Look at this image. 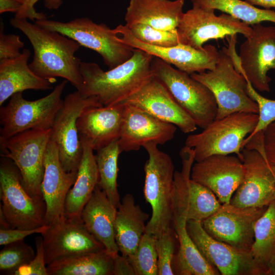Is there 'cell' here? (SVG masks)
Returning <instances> with one entry per match:
<instances>
[{
	"label": "cell",
	"mask_w": 275,
	"mask_h": 275,
	"mask_svg": "<svg viewBox=\"0 0 275 275\" xmlns=\"http://www.w3.org/2000/svg\"><path fill=\"white\" fill-rule=\"evenodd\" d=\"M117 211L105 193L97 184L81 214L87 230L115 257L119 250L116 241L115 222Z\"/></svg>",
	"instance_id": "25"
},
{
	"label": "cell",
	"mask_w": 275,
	"mask_h": 275,
	"mask_svg": "<svg viewBox=\"0 0 275 275\" xmlns=\"http://www.w3.org/2000/svg\"><path fill=\"white\" fill-rule=\"evenodd\" d=\"M0 213L11 228L33 229L45 225L43 197H33L23 186L20 172L9 158L1 155Z\"/></svg>",
	"instance_id": "7"
},
{
	"label": "cell",
	"mask_w": 275,
	"mask_h": 275,
	"mask_svg": "<svg viewBox=\"0 0 275 275\" xmlns=\"http://www.w3.org/2000/svg\"><path fill=\"white\" fill-rule=\"evenodd\" d=\"M252 35L241 44L229 48L235 68L260 92H269L271 78L267 72L275 69V27L253 25Z\"/></svg>",
	"instance_id": "11"
},
{
	"label": "cell",
	"mask_w": 275,
	"mask_h": 275,
	"mask_svg": "<svg viewBox=\"0 0 275 275\" xmlns=\"http://www.w3.org/2000/svg\"><path fill=\"white\" fill-rule=\"evenodd\" d=\"M122 103L133 106L163 122L172 124L184 133H191L197 128L193 119L154 75Z\"/></svg>",
	"instance_id": "20"
},
{
	"label": "cell",
	"mask_w": 275,
	"mask_h": 275,
	"mask_svg": "<svg viewBox=\"0 0 275 275\" xmlns=\"http://www.w3.org/2000/svg\"><path fill=\"white\" fill-rule=\"evenodd\" d=\"M254 6H260L265 9L275 8V0H244Z\"/></svg>",
	"instance_id": "46"
},
{
	"label": "cell",
	"mask_w": 275,
	"mask_h": 275,
	"mask_svg": "<svg viewBox=\"0 0 275 275\" xmlns=\"http://www.w3.org/2000/svg\"><path fill=\"white\" fill-rule=\"evenodd\" d=\"M157 145L144 146L148 155L144 166V195L152 208L151 217L145 232L156 238L160 237L173 224L172 196L174 166L170 156L160 151Z\"/></svg>",
	"instance_id": "3"
},
{
	"label": "cell",
	"mask_w": 275,
	"mask_h": 275,
	"mask_svg": "<svg viewBox=\"0 0 275 275\" xmlns=\"http://www.w3.org/2000/svg\"><path fill=\"white\" fill-rule=\"evenodd\" d=\"M153 57L135 49L129 59L107 71L96 63L81 62L83 82L77 90L84 96L96 98L102 106L122 103L153 76Z\"/></svg>",
	"instance_id": "2"
},
{
	"label": "cell",
	"mask_w": 275,
	"mask_h": 275,
	"mask_svg": "<svg viewBox=\"0 0 275 275\" xmlns=\"http://www.w3.org/2000/svg\"><path fill=\"white\" fill-rule=\"evenodd\" d=\"M19 2H20V3H21L22 5L24 3L25 1L26 0H16Z\"/></svg>",
	"instance_id": "48"
},
{
	"label": "cell",
	"mask_w": 275,
	"mask_h": 275,
	"mask_svg": "<svg viewBox=\"0 0 275 275\" xmlns=\"http://www.w3.org/2000/svg\"><path fill=\"white\" fill-rule=\"evenodd\" d=\"M41 236L47 265L105 249L103 245L87 230L81 218H65L49 226Z\"/></svg>",
	"instance_id": "18"
},
{
	"label": "cell",
	"mask_w": 275,
	"mask_h": 275,
	"mask_svg": "<svg viewBox=\"0 0 275 275\" xmlns=\"http://www.w3.org/2000/svg\"><path fill=\"white\" fill-rule=\"evenodd\" d=\"M193 6L223 12L249 25L275 23V11L260 9L242 0H191Z\"/></svg>",
	"instance_id": "33"
},
{
	"label": "cell",
	"mask_w": 275,
	"mask_h": 275,
	"mask_svg": "<svg viewBox=\"0 0 275 275\" xmlns=\"http://www.w3.org/2000/svg\"><path fill=\"white\" fill-rule=\"evenodd\" d=\"M114 258L105 249L53 262L48 275H113Z\"/></svg>",
	"instance_id": "32"
},
{
	"label": "cell",
	"mask_w": 275,
	"mask_h": 275,
	"mask_svg": "<svg viewBox=\"0 0 275 275\" xmlns=\"http://www.w3.org/2000/svg\"><path fill=\"white\" fill-rule=\"evenodd\" d=\"M39 1L26 0L20 10L15 14L14 17L19 19H29L31 20H39L46 19V16L43 13L37 12L35 8V4ZM43 1L44 7L50 10L58 9L63 4L62 0Z\"/></svg>",
	"instance_id": "42"
},
{
	"label": "cell",
	"mask_w": 275,
	"mask_h": 275,
	"mask_svg": "<svg viewBox=\"0 0 275 275\" xmlns=\"http://www.w3.org/2000/svg\"><path fill=\"white\" fill-rule=\"evenodd\" d=\"M81 143L82 155L76 178L67 195L65 202L64 214L66 218H81V212L99 182L94 150L87 143Z\"/></svg>",
	"instance_id": "29"
},
{
	"label": "cell",
	"mask_w": 275,
	"mask_h": 275,
	"mask_svg": "<svg viewBox=\"0 0 275 275\" xmlns=\"http://www.w3.org/2000/svg\"><path fill=\"white\" fill-rule=\"evenodd\" d=\"M171 228L156 239L158 258V275H173L172 262L175 253V236Z\"/></svg>",
	"instance_id": "38"
},
{
	"label": "cell",
	"mask_w": 275,
	"mask_h": 275,
	"mask_svg": "<svg viewBox=\"0 0 275 275\" xmlns=\"http://www.w3.org/2000/svg\"><path fill=\"white\" fill-rule=\"evenodd\" d=\"M251 253L252 275L270 274L271 267L275 263V200L255 224Z\"/></svg>",
	"instance_id": "30"
},
{
	"label": "cell",
	"mask_w": 275,
	"mask_h": 275,
	"mask_svg": "<svg viewBox=\"0 0 275 275\" xmlns=\"http://www.w3.org/2000/svg\"><path fill=\"white\" fill-rule=\"evenodd\" d=\"M248 94L257 104L258 120L253 131L245 139L250 138L257 133L264 130L275 121V100L267 99L260 94L246 79Z\"/></svg>",
	"instance_id": "39"
},
{
	"label": "cell",
	"mask_w": 275,
	"mask_h": 275,
	"mask_svg": "<svg viewBox=\"0 0 275 275\" xmlns=\"http://www.w3.org/2000/svg\"><path fill=\"white\" fill-rule=\"evenodd\" d=\"M124 104L90 106L82 110L77 120L79 140L97 151L119 139Z\"/></svg>",
	"instance_id": "24"
},
{
	"label": "cell",
	"mask_w": 275,
	"mask_h": 275,
	"mask_svg": "<svg viewBox=\"0 0 275 275\" xmlns=\"http://www.w3.org/2000/svg\"><path fill=\"white\" fill-rule=\"evenodd\" d=\"M67 82L64 80L49 94L35 100L25 99L22 92L13 94L7 105L0 108V138L30 129L51 128L63 105L61 96Z\"/></svg>",
	"instance_id": "9"
},
{
	"label": "cell",
	"mask_w": 275,
	"mask_h": 275,
	"mask_svg": "<svg viewBox=\"0 0 275 275\" xmlns=\"http://www.w3.org/2000/svg\"><path fill=\"white\" fill-rule=\"evenodd\" d=\"M187 220L177 218L173 225L179 241V249L175 255L172 268L174 274L217 275L218 270L201 254L186 229Z\"/></svg>",
	"instance_id": "31"
},
{
	"label": "cell",
	"mask_w": 275,
	"mask_h": 275,
	"mask_svg": "<svg viewBox=\"0 0 275 275\" xmlns=\"http://www.w3.org/2000/svg\"><path fill=\"white\" fill-rule=\"evenodd\" d=\"M186 229L201 254L221 274H252L251 251L214 239L204 229L201 221H187Z\"/></svg>",
	"instance_id": "22"
},
{
	"label": "cell",
	"mask_w": 275,
	"mask_h": 275,
	"mask_svg": "<svg viewBox=\"0 0 275 275\" xmlns=\"http://www.w3.org/2000/svg\"><path fill=\"white\" fill-rule=\"evenodd\" d=\"M35 255L33 248L23 240L5 245L0 252L1 274L14 275L19 268L28 264Z\"/></svg>",
	"instance_id": "36"
},
{
	"label": "cell",
	"mask_w": 275,
	"mask_h": 275,
	"mask_svg": "<svg viewBox=\"0 0 275 275\" xmlns=\"http://www.w3.org/2000/svg\"><path fill=\"white\" fill-rule=\"evenodd\" d=\"M153 75L168 89L177 103L204 129L215 119L217 106L212 92L190 74L153 57Z\"/></svg>",
	"instance_id": "6"
},
{
	"label": "cell",
	"mask_w": 275,
	"mask_h": 275,
	"mask_svg": "<svg viewBox=\"0 0 275 275\" xmlns=\"http://www.w3.org/2000/svg\"><path fill=\"white\" fill-rule=\"evenodd\" d=\"M219 54L214 69L190 74L212 92L217 106L215 119L237 112L258 114L257 104L248 94L247 81L235 68L227 48L223 47Z\"/></svg>",
	"instance_id": "8"
},
{
	"label": "cell",
	"mask_w": 275,
	"mask_h": 275,
	"mask_svg": "<svg viewBox=\"0 0 275 275\" xmlns=\"http://www.w3.org/2000/svg\"><path fill=\"white\" fill-rule=\"evenodd\" d=\"M44 164L41 191L46 206L45 225L50 226L65 218L66 198L75 181L77 172H67L64 169L57 146L50 139L45 152Z\"/></svg>",
	"instance_id": "23"
},
{
	"label": "cell",
	"mask_w": 275,
	"mask_h": 275,
	"mask_svg": "<svg viewBox=\"0 0 275 275\" xmlns=\"http://www.w3.org/2000/svg\"><path fill=\"white\" fill-rule=\"evenodd\" d=\"M102 106L94 97H87L77 90L67 95L51 127L50 140L57 145L60 162L67 172H77L82 155L77 120L88 106Z\"/></svg>",
	"instance_id": "13"
},
{
	"label": "cell",
	"mask_w": 275,
	"mask_h": 275,
	"mask_svg": "<svg viewBox=\"0 0 275 275\" xmlns=\"http://www.w3.org/2000/svg\"><path fill=\"white\" fill-rule=\"evenodd\" d=\"M95 158L99 173L98 185L117 208L120 204L118 190V160L122 153L118 140L96 151Z\"/></svg>",
	"instance_id": "34"
},
{
	"label": "cell",
	"mask_w": 275,
	"mask_h": 275,
	"mask_svg": "<svg viewBox=\"0 0 275 275\" xmlns=\"http://www.w3.org/2000/svg\"><path fill=\"white\" fill-rule=\"evenodd\" d=\"M28 48L14 59L0 61V105L13 94L26 90L45 91L52 88L49 80L37 75L30 69Z\"/></svg>",
	"instance_id": "27"
},
{
	"label": "cell",
	"mask_w": 275,
	"mask_h": 275,
	"mask_svg": "<svg viewBox=\"0 0 275 275\" xmlns=\"http://www.w3.org/2000/svg\"><path fill=\"white\" fill-rule=\"evenodd\" d=\"M51 128L24 131L8 138H0L1 155L11 159L18 169L22 183L30 196L43 197L41 183L45 152Z\"/></svg>",
	"instance_id": "10"
},
{
	"label": "cell",
	"mask_w": 275,
	"mask_h": 275,
	"mask_svg": "<svg viewBox=\"0 0 275 275\" xmlns=\"http://www.w3.org/2000/svg\"><path fill=\"white\" fill-rule=\"evenodd\" d=\"M274 200H275V191H274Z\"/></svg>",
	"instance_id": "49"
},
{
	"label": "cell",
	"mask_w": 275,
	"mask_h": 275,
	"mask_svg": "<svg viewBox=\"0 0 275 275\" xmlns=\"http://www.w3.org/2000/svg\"><path fill=\"white\" fill-rule=\"evenodd\" d=\"M126 26L135 38L147 44L161 47H171L182 44L177 29L173 31L159 30L142 24Z\"/></svg>",
	"instance_id": "37"
},
{
	"label": "cell",
	"mask_w": 275,
	"mask_h": 275,
	"mask_svg": "<svg viewBox=\"0 0 275 275\" xmlns=\"http://www.w3.org/2000/svg\"><path fill=\"white\" fill-rule=\"evenodd\" d=\"M215 10L196 6L184 13L177 27L182 44L201 49L207 41L240 34L245 38L252 27L226 13L216 16Z\"/></svg>",
	"instance_id": "14"
},
{
	"label": "cell",
	"mask_w": 275,
	"mask_h": 275,
	"mask_svg": "<svg viewBox=\"0 0 275 275\" xmlns=\"http://www.w3.org/2000/svg\"><path fill=\"white\" fill-rule=\"evenodd\" d=\"M124 104L118 139L121 152L138 151L150 143L163 145L174 138L177 129L175 125L157 119L133 106Z\"/></svg>",
	"instance_id": "21"
},
{
	"label": "cell",
	"mask_w": 275,
	"mask_h": 275,
	"mask_svg": "<svg viewBox=\"0 0 275 275\" xmlns=\"http://www.w3.org/2000/svg\"><path fill=\"white\" fill-rule=\"evenodd\" d=\"M244 173L243 162L237 156L216 154L193 164L190 178L209 189L221 204H225L230 203Z\"/></svg>",
	"instance_id": "19"
},
{
	"label": "cell",
	"mask_w": 275,
	"mask_h": 275,
	"mask_svg": "<svg viewBox=\"0 0 275 275\" xmlns=\"http://www.w3.org/2000/svg\"><path fill=\"white\" fill-rule=\"evenodd\" d=\"M156 239L145 232L133 255L127 258L135 275H158Z\"/></svg>",
	"instance_id": "35"
},
{
	"label": "cell",
	"mask_w": 275,
	"mask_h": 275,
	"mask_svg": "<svg viewBox=\"0 0 275 275\" xmlns=\"http://www.w3.org/2000/svg\"><path fill=\"white\" fill-rule=\"evenodd\" d=\"M258 120V114L246 112L215 119L201 132L188 135L185 146L194 150L196 162L216 154H235L241 159L242 143Z\"/></svg>",
	"instance_id": "4"
},
{
	"label": "cell",
	"mask_w": 275,
	"mask_h": 275,
	"mask_svg": "<svg viewBox=\"0 0 275 275\" xmlns=\"http://www.w3.org/2000/svg\"><path fill=\"white\" fill-rule=\"evenodd\" d=\"M241 153L244 176L230 204L239 207H266L274 200L275 166L256 150L243 148Z\"/></svg>",
	"instance_id": "16"
},
{
	"label": "cell",
	"mask_w": 275,
	"mask_h": 275,
	"mask_svg": "<svg viewBox=\"0 0 275 275\" xmlns=\"http://www.w3.org/2000/svg\"><path fill=\"white\" fill-rule=\"evenodd\" d=\"M179 155L180 171H175L172 196L173 221H203L215 212L222 204L209 189L193 181L190 173L195 161L194 150L185 146Z\"/></svg>",
	"instance_id": "12"
},
{
	"label": "cell",
	"mask_w": 275,
	"mask_h": 275,
	"mask_svg": "<svg viewBox=\"0 0 275 275\" xmlns=\"http://www.w3.org/2000/svg\"><path fill=\"white\" fill-rule=\"evenodd\" d=\"M49 226L44 225L33 229H21L17 228H9L0 229V245L6 244L23 240L26 237L35 233L42 234L48 228Z\"/></svg>",
	"instance_id": "43"
},
{
	"label": "cell",
	"mask_w": 275,
	"mask_h": 275,
	"mask_svg": "<svg viewBox=\"0 0 275 275\" xmlns=\"http://www.w3.org/2000/svg\"><path fill=\"white\" fill-rule=\"evenodd\" d=\"M148 218L149 214L135 204L132 195L124 196L117 208L115 222L116 241L122 256L128 258L133 255Z\"/></svg>",
	"instance_id": "28"
},
{
	"label": "cell",
	"mask_w": 275,
	"mask_h": 275,
	"mask_svg": "<svg viewBox=\"0 0 275 275\" xmlns=\"http://www.w3.org/2000/svg\"><path fill=\"white\" fill-rule=\"evenodd\" d=\"M184 0H129L125 25L142 24L168 31L175 30L184 12Z\"/></svg>",
	"instance_id": "26"
},
{
	"label": "cell",
	"mask_w": 275,
	"mask_h": 275,
	"mask_svg": "<svg viewBox=\"0 0 275 275\" xmlns=\"http://www.w3.org/2000/svg\"><path fill=\"white\" fill-rule=\"evenodd\" d=\"M45 29L57 32L97 52L109 69L123 64L133 54L135 49L123 43L115 29L103 23H97L87 17L67 22L46 19L36 20Z\"/></svg>",
	"instance_id": "5"
},
{
	"label": "cell",
	"mask_w": 275,
	"mask_h": 275,
	"mask_svg": "<svg viewBox=\"0 0 275 275\" xmlns=\"http://www.w3.org/2000/svg\"><path fill=\"white\" fill-rule=\"evenodd\" d=\"M266 207H239L230 203L222 204L215 212L201 222L202 225L214 239L251 251L255 224Z\"/></svg>",
	"instance_id": "15"
},
{
	"label": "cell",
	"mask_w": 275,
	"mask_h": 275,
	"mask_svg": "<svg viewBox=\"0 0 275 275\" xmlns=\"http://www.w3.org/2000/svg\"><path fill=\"white\" fill-rule=\"evenodd\" d=\"M22 5L21 3L16 0H0V13L10 12L16 14Z\"/></svg>",
	"instance_id": "45"
},
{
	"label": "cell",
	"mask_w": 275,
	"mask_h": 275,
	"mask_svg": "<svg viewBox=\"0 0 275 275\" xmlns=\"http://www.w3.org/2000/svg\"><path fill=\"white\" fill-rule=\"evenodd\" d=\"M10 22L24 34L32 46L33 58L29 65L34 73L52 82L56 81V77H62L77 90L80 88L83 82L81 61L75 55L80 44L27 19L14 17Z\"/></svg>",
	"instance_id": "1"
},
{
	"label": "cell",
	"mask_w": 275,
	"mask_h": 275,
	"mask_svg": "<svg viewBox=\"0 0 275 275\" xmlns=\"http://www.w3.org/2000/svg\"><path fill=\"white\" fill-rule=\"evenodd\" d=\"M135 275L128 258L119 254L114 258L113 275Z\"/></svg>",
	"instance_id": "44"
},
{
	"label": "cell",
	"mask_w": 275,
	"mask_h": 275,
	"mask_svg": "<svg viewBox=\"0 0 275 275\" xmlns=\"http://www.w3.org/2000/svg\"><path fill=\"white\" fill-rule=\"evenodd\" d=\"M115 30L123 43L160 59L189 74L214 69L219 59V51L213 45H206L201 49L183 44L161 47L138 40L125 25L120 24Z\"/></svg>",
	"instance_id": "17"
},
{
	"label": "cell",
	"mask_w": 275,
	"mask_h": 275,
	"mask_svg": "<svg viewBox=\"0 0 275 275\" xmlns=\"http://www.w3.org/2000/svg\"><path fill=\"white\" fill-rule=\"evenodd\" d=\"M36 253L33 259L27 265L21 267L14 275H48L45 266L44 251L42 236L35 238Z\"/></svg>",
	"instance_id": "41"
},
{
	"label": "cell",
	"mask_w": 275,
	"mask_h": 275,
	"mask_svg": "<svg viewBox=\"0 0 275 275\" xmlns=\"http://www.w3.org/2000/svg\"><path fill=\"white\" fill-rule=\"evenodd\" d=\"M270 274L275 275V263L271 267Z\"/></svg>",
	"instance_id": "47"
},
{
	"label": "cell",
	"mask_w": 275,
	"mask_h": 275,
	"mask_svg": "<svg viewBox=\"0 0 275 275\" xmlns=\"http://www.w3.org/2000/svg\"><path fill=\"white\" fill-rule=\"evenodd\" d=\"M4 22L1 21L0 27V61L12 59L19 57L24 43L20 39L19 36L4 33Z\"/></svg>",
	"instance_id": "40"
}]
</instances>
